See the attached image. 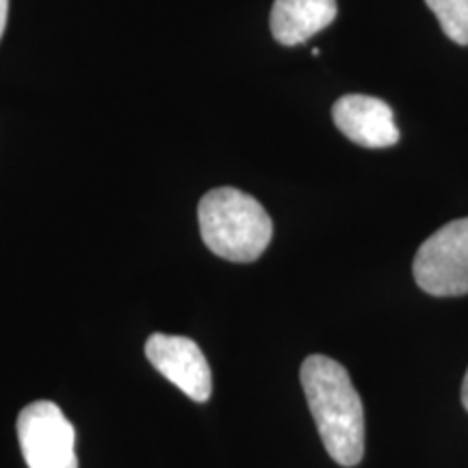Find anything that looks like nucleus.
I'll list each match as a JSON object with an SVG mask.
<instances>
[{"instance_id":"10","label":"nucleus","mask_w":468,"mask_h":468,"mask_svg":"<svg viewBox=\"0 0 468 468\" xmlns=\"http://www.w3.org/2000/svg\"><path fill=\"white\" fill-rule=\"evenodd\" d=\"M462 406H464L468 412V371L464 376V382H462Z\"/></svg>"},{"instance_id":"2","label":"nucleus","mask_w":468,"mask_h":468,"mask_svg":"<svg viewBox=\"0 0 468 468\" xmlns=\"http://www.w3.org/2000/svg\"><path fill=\"white\" fill-rule=\"evenodd\" d=\"M207 248L230 262H254L269 248L273 221L256 197L234 186L210 189L197 207Z\"/></svg>"},{"instance_id":"1","label":"nucleus","mask_w":468,"mask_h":468,"mask_svg":"<svg viewBox=\"0 0 468 468\" xmlns=\"http://www.w3.org/2000/svg\"><path fill=\"white\" fill-rule=\"evenodd\" d=\"M300 379L325 452L336 464L356 466L365 455V408L347 368L314 354L303 360Z\"/></svg>"},{"instance_id":"8","label":"nucleus","mask_w":468,"mask_h":468,"mask_svg":"<svg viewBox=\"0 0 468 468\" xmlns=\"http://www.w3.org/2000/svg\"><path fill=\"white\" fill-rule=\"evenodd\" d=\"M441 22L442 33L460 46H468V0H425Z\"/></svg>"},{"instance_id":"9","label":"nucleus","mask_w":468,"mask_h":468,"mask_svg":"<svg viewBox=\"0 0 468 468\" xmlns=\"http://www.w3.org/2000/svg\"><path fill=\"white\" fill-rule=\"evenodd\" d=\"M7 16H9V0H0V39H3L5 27H7Z\"/></svg>"},{"instance_id":"3","label":"nucleus","mask_w":468,"mask_h":468,"mask_svg":"<svg viewBox=\"0 0 468 468\" xmlns=\"http://www.w3.org/2000/svg\"><path fill=\"white\" fill-rule=\"evenodd\" d=\"M412 271L417 284L434 297L468 292V218L444 224L420 245Z\"/></svg>"},{"instance_id":"6","label":"nucleus","mask_w":468,"mask_h":468,"mask_svg":"<svg viewBox=\"0 0 468 468\" xmlns=\"http://www.w3.org/2000/svg\"><path fill=\"white\" fill-rule=\"evenodd\" d=\"M332 120L349 142L362 148H390L399 142L395 113L384 101L362 93L338 98L332 107Z\"/></svg>"},{"instance_id":"4","label":"nucleus","mask_w":468,"mask_h":468,"mask_svg":"<svg viewBox=\"0 0 468 468\" xmlns=\"http://www.w3.org/2000/svg\"><path fill=\"white\" fill-rule=\"evenodd\" d=\"M17 441L28 468H79L76 431L57 403L42 399L22 410Z\"/></svg>"},{"instance_id":"7","label":"nucleus","mask_w":468,"mask_h":468,"mask_svg":"<svg viewBox=\"0 0 468 468\" xmlns=\"http://www.w3.org/2000/svg\"><path fill=\"white\" fill-rule=\"evenodd\" d=\"M336 0H276L271 33L278 44L300 46L335 22Z\"/></svg>"},{"instance_id":"5","label":"nucleus","mask_w":468,"mask_h":468,"mask_svg":"<svg viewBox=\"0 0 468 468\" xmlns=\"http://www.w3.org/2000/svg\"><path fill=\"white\" fill-rule=\"evenodd\" d=\"M145 358L163 378L178 386L189 399L197 403L210 399L213 373H210L207 356L202 354L196 341L156 332L145 343Z\"/></svg>"}]
</instances>
